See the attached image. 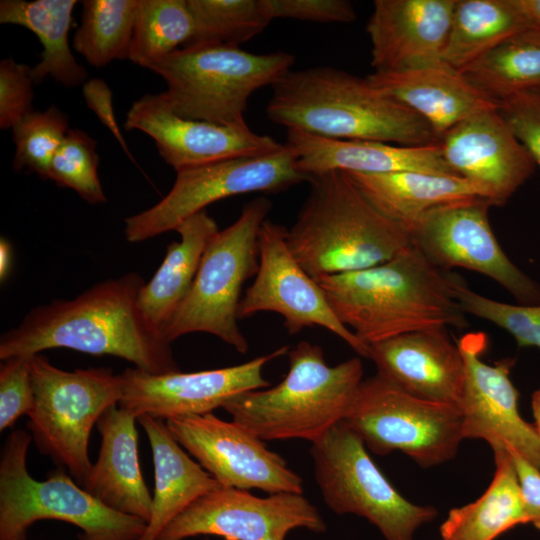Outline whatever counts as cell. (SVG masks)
Instances as JSON below:
<instances>
[{"mask_svg": "<svg viewBox=\"0 0 540 540\" xmlns=\"http://www.w3.org/2000/svg\"><path fill=\"white\" fill-rule=\"evenodd\" d=\"M316 281L339 321L366 345L419 330L468 326L450 273L413 242L384 263Z\"/></svg>", "mask_w": 540, "mask_h": 540, "instance_id": "7a4b0ae2", "label": "cell"}, {"mask_svg": "<svg viewBox=\"0 0 540 540\" xmlns=\"http://www.w3.org/2000/svg\"><path fill=\"white\" fill-rule=\"evenodd\" d=\"M506 125L540 167V91L518 93L497 108Z\"/></svg>", "mask_w": 540, "mask_h": 540, "instance_id": "60d3db41", "label": "cell"}, {"mask_svg": "<svg viewBox=\"0 0 540 540\" xmlns=\"http://www.w3.org/2000/svg\"><path fill=\"white\" fill-rule=\"evenodd\" d=\"M32 435L10 433L0 458V540H26L30 526L59 520L81 529L80 540H139L147 523L115 511L63 472L34 479L27 469Z\"/></svg>", "mask_w": 540, "mask_h": 540, "instance_id": "52a82bcc", "label": "cell"}, {"mask_svg": "<svg viewBox=\"0 0 540 540\" xmlns=\"http://www.w3.org/2000/svg\"><path fill=\"white\" fill-rule=\"evenodd\" d=\"M258 244V270L241 298L238 318L274 312L283 318L290 335H296L307 327L319 326L367 358L368 345L339 321L317 281L294 257L287 242V229L265 220Z\"/></svg>", "mask_w": 540, "mask_h": 540, "instance_id": "9a60e30c", "label": "cell"}, {"mask_svg": "<svg viewBox=\"0 0 540 540\" xmlns=\"http://www.w3.org/2000/svg\"><path fill=\"white\" fill-rule=\"evenodd\" d=\"M268 118L287 130L345 140L437 145L431 126L360 78L328 66L290 70L272 85Z\"/></svg>", "mask_w": 540, "mask_h": 540, "instance_id": "3957f363", "label": "cell"}, {"mask_svg": "<svg viewBox=\"0 0 540 540\" xmlns=\"http://www.w3.org/2000/svg\"><path fill=\"white\" fill-rule=\"evenodd\" d=\"M152 450V513L139 540H156L162 530L194 501L220 484L183 450L163 419L137 418Z\"/></svg>", "mask_w": 540, "mask_h": 540, "instance_id": "4316f807", "label": "cell"}, {"mask_svg": "<svg viewBox=\"0 0 540 540\" xmlns=\"http://www.w3.org/2000/svg\"><path fill=\"white\" fill-rule=\"evenodd\" d=\"M193 32L183 46H238L260 34L273 20L265 0H187Z\"/></svg>", "mask_w": 540, "mask_h": 540, "instance_id": "e575fe53", "label": "cell"}, {"mask_svg": "<svg viewBox=\"0 0 540 540\" xmlns=\"http://www.w3.org/2000/svg\"><path fill=\"white\" fill-rule=\"evenodd\" d=\"M377 374L414 396L458 405L465 362L447 327L414 331L368 345Z\"/></svg>", "mask_w": 540, "mask_h": 540, "instance_id": "44dd1931", "label": "cell"}, {"mask_svg": "<svg viewBox=\"0 0 540 540\" xmlns=\"http://www.w3.org/2000/svg\"><path fill=\"white\" fill-rule=\"evenodd\" d=\"M456 0H375L366 25L375 72L442 60Z\"/></svg>", "mask_w": 540, "mask_h": 540, "instance_id": "7402d4cb", "label": "cell"}, {"mask_svg": "<svg viewBox=\"0 0 540 540\" xmlns=\"http://www.w3.org/2000/svg\"><path fill=\"white\" fill-rule=\"evenodd\" d=\"M528 27L514 0H456L442 60L462 71Z\"/></svg>", "mask_w": 540, "mask_h": 540, "instance_id": "4dcf8cb0", "label": "cell"}, {"mask_svg": "<svg viewBox=\"0 0 540 540\" xmlns=\"http://www.w3.org/2000/svg\"><path fill=\"white\" fill-rule=\"evenodd\" d=\"M142 277L129 272L97 283L71 300L32 309L19 325L2 334L0 359L55 348L112 355L152 374L180 371L171 344L138 305Z\"/></svg>", "mask_w": 540, "mask_h": 540, "instance_id": "6da1fadb", "label": "cell"}, {"mask_svg": "<svg viewBox=\"0 0 540 540\" xmlns=\"http://www.w3.org/2000/svg\"><path fill=\"white\" fill-rule=\"evenodd\" d=\"M204 540H209V539L206 538V539H204Z\"/></svg>", "mask_w": 540, "mask_h": 540, "instance_id": "c3c4849f", "label": "cell"}, {"mask_svg": "<svg viewBox=\"0 0 540 540\" xmlns=\"http://www.w3.org/2000/svg\"><path fill=\"white\" fill-rule=\"evenodd\" d=\"M34 403L31 356L20 355L3 360L0 368V430L28 415Z\"/></svg>", "mask_w": 540, "mask_h": 540, "instance_id": "f35d334b", "label": "cell"}, {"mask_svg": "<svg viewBox=\"0 0 540 540\" xmlns=\"http://www.w3.org/2000/svg\"><path fill=\"white\" fill-rule=\"evenodd\" d=\"M495 472L485 492L475 501L450 510L440 527L442 540H494L528 523L513 459L494 453Z\"/></svg>", "mask_w": 540, "mask_h": 540, "instance_id": "f546056e", "label": "cell"}, {"mask_svg": "<svg viewBox=\"0 0 540 540\" xmlns=\"http://www.w3.org/2000/svg\"><path fill=\"white\" fill-rule=\"evenodd\" d=\"M452 293L466 314L487 320L504 329L519 347L540 349V305L499 302L470 289L455 273H450Z\"/></svg>", "mask_w": 540, "mask_h": 540, "instance_id": "74e56055", "label": "cell"}, {"mask_svg": "<svg viewBox=\"0 0 540 540\" xmlns=\"http://www.w3.org/2000/svg\"><path fill=\"white\" fill-rule=\"evenodd\" d=\"M517 473L528 523L540 530V469L518 455H511Z\"/></svg>", "mask_w": 540, "mask_h": 540, "instance_id": "ee69618b", "label": "cell"}, {"mask_svg": "<svg viewBox=\"0 0 540 540\" xmlns=\"http://www.w3.org/2000/svg\"><path fill=\"white\" fill-rule=\"evenodd\" d=\"M288 145L276 152L241 157L177 172L170 191L149 209L124 220L127 241L136 243L175 230L190 216L224 198L252 193H277L309 176L296 166Z\"/></svg>", "mask_w": 540, "mask_h": 540, "instance_id": "7c38bea8", "label": "cell"}, {"mask_svg": "<svg viewBox=\"0 0 540 540\" xmlns=\"http://www.w3.org/2000/svg\"><path fill=\"white\" fill-rule=\"evenodd\" d=\"M532 411L534 416V427L540 438V388L537 389L532 395Z\"/></svg>", "mask_w": 540, "mask_h": 540, "instance_id": "7dc6e473", "label": "cell"}, {"mask_svg": "<svg viewBox=\"0 0 540 540\" xmlns=\"http://www.w3.org/2000/svg\"><path fill=\"white\" fill-rule=\"evenodd\" d=\"M309 194L287 242L315 280L384 263L411 244L410 235L382 214L343 171L309 175Z\"/></svg>", "mask_w": 540, "mask_h": 540, "instance_id": "277c9868", "label": "cell"}, {"mask_svg": "<svg viewBox=\"0 0 540 540\" xmlns=\"http://www.w3.org/2000/svg\"><path fill=\"white\" fill-rule=\"evenodd\" d=\"M86 105L101 123L109 129L127 156L135 163L122 132L118 126L112 103V91L108 84L99 78H90L82 85Z\"/></svg>", "mask_w": 540, "mask_h": 540, "instance_id": "7bdbcfd3", "label": "cell"}, {"mask_svg": "<svg viewBox=\"0 0 540 540\" xmlns=\"http://www.w3.org/2000/svg\"><path fill=\"white\" fill-rule=\"evenodd\" d=\"M342 421L374 454L401 451L422 467L450 460L464 440L458 405L414 396L378 374L361 382Z\"/></svg>", "mask_w": 540, "mask_h": 540, "instance_id": "30bf717a", "label": "cell"}, {"mask_svg": "<svg viewBox=\"0 0 540 540\" xmlns=\"http://www.w3.org/2000/svg\"><path fill=\"white\" fill-rule=\"evenodd\" d=\"M485 199L438 208L411 231V241L440 270L464 268L489 277L521 305H540V284L505 254Z\"/></svg>", "mask_w": 540, "mask_h": 540, "instance_id": "5bb4252c", "label": "cell"}, {"mask_svg": "<svg viewBox=\"0 0 540 540\" xmlns=\"http://www.w3.org/2000/svg\"><path fill=\"white\" fill-rule=\"evenodd\" d=\"M457 344L465 362V381L458 404L464 439H482L493 452L526 459L540 469V438L518 410L519 393L510 379L511 358L494 364L482 360L487 349L483 332L463 335Z\"/></svg>", "mask_w": 540, "mask_h": 540, "instance_id": "e0dca14e", "label": "cell"}, {"mask_svg": "<svg viewBox=\"0 0 540 540\" xmlns=\"http://www.w3.org/2000/svg\"><path fill=\"white\" fill-rule=\"evenodd\" d=\"M125 129L150 136L159 155L176 173L241 157L264 155L284 147L248 125H218L175 114L163 92L145 94L127 112Z\"/></svg>", "mask_w": 540, "mask_h": 540, "instance_id": "d6986e66", "label": "cell"}, {"mask_svg": "<svg viewBox=\"0 0 540 540\" xmlns=\"http://www.w3.org/2000/svg\"><path fill=\"white\" fill-rule=\"evenodd\" d=\"M192 32L187 0H138L128 60L148 69L183 47Z\"/></svg>", "mask_w": 540, "mask_h": 540, "instance_id": "836d02e7", "label": "cell"}, {"mask_svg": "<svg viewBox=\"0 0 540 540\" xmlns=\"http://www.w3.org/2000/svg\"><path fill=\"white\" fill-rule=\"evenodd\" d=\"M30 67L13 58L0 62V127L13 128L26 115L34 111L33 80Z\"/></svg>", "mask_w": 540, "mask_h": 540, "instance_id": "ab89813d", "label": "cell"}, {"mask_svg": "<svg viewBox=\"0 0 540 540\" xmlns=\"http://www.w3.org/2000/svg\"><path fill=\"white\" fill-rule=\"evenodd\" d=\"M69 131L68 115L56 106L32 111L12 128L13 168L48 179L53 157Z\"/></svg>", "mask_w": 540, "mask_h": 540, "instance_id": "d590c367", "label": "cell"}, {"mask_svg": "<svg viewBox=\"0 0 540 540\" xmlns=\"http://www.w3.org/2000/svg\"><path fill=\"white\" fill-rule=\"evenodd\" d=\"M13 252L10 242L2 237L0 240V279L5 281L11 271Z\"/></svg>", "mask_w": 540, "mask_h": 540, "instance_id": "bcb514c9", "label": "cell"}, {"mask_svg": "<svg viewBox=\"0 0 540 540\" xmlns=\"http://www.w3.org/2000/svg\"><path fill=\"white\" fill-rule=\"evenodd\" d=\"M345 173L382 214L409 235L426 215L438 208L487 200L481 187L460 176L421 171Z\"/></svg>", "mask_w": 540, "mask_h": 540, "instance_id": "484cf974", "label": "cell"}, {"mask_svg": "<svg viewBox=\"0 0 540 540\" xmlns=\"http://www.w3.org/2000/svg\"><path fill=\"white\" fill-rule=\"evenodd\" d=\"M177 442L222 487L303 493L302 478L256 435L213 413L165 420Z\"/></svg>", "mask_w": 540, "mask_h": 540, "instance_id": "2e32d148", "label": "cell"}, {"mask_svg": "<svg viewBox=\"0 0 540 540\" xmlns=\"http://www.w3.org/2000/svg\"><path fill=\"white\" fill-rule=\"evenodd\" d=\"M271 208L268 198L256 197L214 236L186 297L162 331L168 343L189 333L205 332L239 353L248 351V341L238 326V308L244 283L258 270L259 233Z\"/></svg>", "mask_w": 540, "mask_h": 540, "instance_id": "ba28073f", "label": "cell"}, {"mask_svg": "<svg viewBox=\"0 0 540 540\" xmlns=\"http://www.w3.org/2000/svg\"><path fill=\"white\" fill-rule=\"evenodd\" d=\"M460 72L497 103L540 91V29L528 27L513 34Z\"/></svg>", "mask_w": 540, "mask_h": 540, "instance_id": "1f68e13d", "label": "cell"}, {"mask_svg": "<svg viewBox=\"0 0 540 540\" xmlns=\"http://www.w3.org/2000/svg\"><path fill=\"white\" fill-rule=\"evenodd\" d=\"M31 375V435L43 454L83 486L92 468L88 454L91 431L109 407L119 404L122 376L109 368L65 371L39 354L31 356Z\"/></svg>", "mask_w": 540, "mask_h": 540, "instance_id": "9c48e42d", "label": "cell"}, {"mask_svg": "<svg viewBox=\"0 0 540 540\" xmlns=\"http://www.w3.org/2000/svg\"><path fill=\"white\" fill-rule=\"evenodd\" d=\"M97 143L86 132L69 129L52 159L48 179L74 190L90 204L106 202L98 177Z\"/></svg>", "mask_w": 540, "mask_h": 540, "instance_id": "8d00e7d4", "label": "cell"}, {"mask_svg": "<svg viewBox=\"0 0 540 540\" xmlns=\"http://www.w3.org/2000/svg\"><path fill=\"white\" fill-rule=\"evenodd\" d=\"M304 528L326 531L318 509L302 493L279 492L257 497L247 490L219 486L173 519L156 540H184L205 535L225 540H285Z\"/></svg>", "mask_w": 540, "mask_h": 540, "instance_id": "4fadbf2b", "label": "cell"}, {"mask_svg": "<svg viewBox=\"0 0 540 540\" xmlns=\"http://www.w3.org/2000/svg\"><path fill=\"white\" fill-rule=\"evenodd\" d=\"M367 80L420 115L439 138L476 113L498 103L444 61L395 71L374 72Z\"/></svg>", "mask_w": 540, "mask_h": 540, "instance_id": "603a6c76", "label": "cell"}, {"mask_svg": "<svg viewBox=\"0 0 540 540\" xmlns=\"http://www.w3.org/2000/svg\"><path fill=\"white\" fill-rule=\"evenodd\" d=\"M272 19L290 18L318 23H350L355 9L347 0H265Z\"/></svg>", "mask_w": 540, "mask_h": 540, "instance_id": "b9f144b4", "label": "cell"}, {"mask_svg": "<svg viewBox=\"0 0 540 540\" xmlns=\"http://www.w3.org/2000/svg\"><path fill=\"white\" fill-rule=\"evenodd\" d=\"M137 4L138 0L82 1L73 49L96 68L128 59Z\"/></svg>", "mask_w": 540, "mask_h": 540, "instance_id": "d6a6232c", "label": "cell"}, {"mask_svg": "<svg viewBox=\"0 0 540 540\" xmlns=\"http://www.w3.org/2000/svg\"><path fill=\"white\" fill-rule=\"evenodd\" d=\"M286 145L297 154L296 166L309 176L329 171L386 174L421 171L458 176L444 161L439 145L390 143L321 137L287 130Z\"/></svg>", "mask_w": 540, "mask_h": 540, "instance_id": "cb8c5ba5", "label": "cell"}, {"mask_svg": "<svg viewBox=\"0 0 540 540\" xmlns=\"http://www.w3.org/2000/svg\"><path fill=\"white\" fill-rule=\"evenodd\" d=\"M288 351V346L230 367L184 373L152 374L137 368L121 373L123 393L119 406L136 418H169L212 413L230 398L263 389L269 382L263 368Z\"/></svg>", "mask_w": 540, "mask_h": 540, "instance_id": "ac0fdd59", "label": "cell"}, {"mask_svg": "<svg viewBox=\"0 0 540 540\" xmlns=\"http://www.w3.org/2000/svg\"><path fill=\"white\" fill-rule=\"evenodd\" d=\"M529 27L540 29V0H514Z\"/></svg>", "mask_w": 540, "mask_h": 540, "instance_id": "f6af8a7d", "label": "cell"}, {"mask_svg": "<svg viewBox=\"0 0 540 540\" xmlns=\"http://www.w3.org/2000/svg\"><path fill=\"white\" fill-rule=\"evenodd\" d=\"M136 420L118 404L102 414L98 457L82 487L109 508L148 523L153 500L140 468Z\"/></svg>", "mask_w": 540, "mask_h": 540, "instance_id": "d4e9b609", "label": "cell"}, {"mask_svg": "<svg viewBox=\"0 0 540 540\" xmlns=\"http://www.w3.org/2000/svg\"><path fill=\"white\" fill-rule=\"evenodd\" d=\"M175 231L180 241L168 245L161 265L138 296L142 314L161 334L186 297L204 252L219 229L203 210L185 219Z\"/></svg>", "mask_w": 540, "mask_h": 540, "instance_id": "83f0119b", "label": "cell"}, {"mask_svg": "<svg viewBox=\"0 0 540 540\" xmlns=\"http://www.w3.org/2000/svg\"><path fill=\"white\" fill-rule=\"evenodd\" d=\"M76 0H1L0 23L25 27L39 39L41 60L30 69L34 84L48 76L67 88L83 85L88 72L71 52L68 34Z\"/></svg>", "mask_w": 540, "mask_h": 540, "instance_id": "f1b7e54d", "label": "cell"}, {"mask_svg": "<svg viewBox=\"0 0 540 540\" xmlns=\"http://www.w3.org/2000/svg\"><path fill=\"white\" fill-rule=\"evenodd\" d=\"M447 165L481 187L491 206H503L533 175L536 163L497 108L461 121L438 142Z\"/></svg>", "mask_w": 540, "mask_h": 540, "instance_id": "ffe728a7", "label": "cell"}, {"mask_svg": "<svg viewBox=\"0 0 540 540\" xmlns=\"http://www.w3.org/2000/svg\"><path fill=\"white\" fill-rule=\"evenodd\" d=\"M293 54L252 53L224 44L182 47L148 69L166 84L165 98L180 117L218 125L245 124L250 96L291 70Z\"/></svg>", "mask_w": 540, "mask_h": 540, "instance_id": "8992f818", "label": "cell"}, {"mask_svg": "<svg viewBox=\"0 0 540 540\" xmlns=\"http://www.w3.org/2000/svg\"><path fill=\"white\" fill-rule=\"evenodd\" d=\"M315 480L336 514H355L375 525L386 540H413L437 511L405 499L367 453L362 439L343 421L311 443Z\"/></svg>", "mask_w": 540, "mask_h": 540, "instance_id": "8fae6325", "label": "cell"}, {"mask_svg": "<svg viewBox=\"0 0 540 540\" xmlns=\"http://www.w3.org/2000/svg\"><path fill=\"white\" fill-rule=\"evenodd\" d=\"M288 358L280 383L236 395L222 408L263 441L312 443L344 419L363 381L362 361L354 357L330 366L322 348L308 341L299 342Z\"/></svg>", "mask_w": 540, "mask_h": 540, "instance_id": "5b68a950", "label": "cell"}]
</instances>
